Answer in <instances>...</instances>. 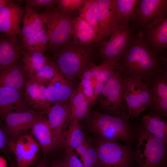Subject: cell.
<instances>
[{
	"label": "cell",
	"mask_w": 167,
	"mask_h": 167,
	"mask_svg": "<svg viewBox=\"0 0 167 167\" xmlns=\"http://www.w3.org/2000/svg\"><path fill=\"white\" fill-rule=\"evenodd\" d=\"M167 15V0H138L131 23L140 31L155 19Z\"/></svg>",
	"instance_id": "5bb4252c"
},
{
	"label": "cell",
	"mask_w": 167,
	"mask_h": 167,
	"mask_svg": "<svg viewBox=\"0 0 167 167\" xmlns=\"http://www.w3.org/2000/svg\"><path fill=\"white\" fill-rule=\"evenodd\" d=\"M139 30L130 23L119 28L105 41L100 43L97 56L101 63L116 64L131 47Z\"/></svg>",
	"instance_id": "277c9868"
},
{
	"label": "cell",
	"mask_w": 167,
	"mask_h": 167,
	"mask_svg": "<svg viewBox=\"0 0 167 167\" xmlns=\"http://www.w3.org/2000/svg\"><path fill=\"white\" fill-rule=\"evenodd\" d=\"M101 64L102 67L99 75L98 81L105 84L111 77L117 67L114 64L105 63Z\"/></svg>",
	"instance_id": "ab89813d"
},
{
	"label": "cell",
	"mask_w": 167,
	"mask_h": 167,
	"mask_svg": "<svg viewBox=\"0 0 167 167\" xmlns=\"http://www.w3.org/2000/svg\"><path fill=\"white\" fill-rule=\"evenodd\" d=\"M44 84L28 79L25 83L24 92L25 98L31 108L43 113L50 106Z\"/></svg>",
	"instance_id": "ffe728a7"
},
{
	"label": "cell",
	"mask_w": 167,
	"mask_h": 167,
	"mask_svg": "<svg viewBox=\"0 0 167 167\" xmlns=\"http://www.w3.org/2000/svg\"><path fill=\"white\" fill-rule=\"evenodd\" d=\"M90 66L84 71L81 75V79L89 80L91 81L92 77Z\"/></svg>",
	"instance_id": "bcb514c9"
},
{
	"label": "cell",
	"mask_w": 167,
	"mask_h": 167,
	"mask_svg": "<svg viewBox=\"0 0 167 167\" xmlns=\"http://www.w3.org/2000/svg\"><path fill=\"white\" fill-rule=\"evenodd\" d=\"M82 160L84 167H100L94 143L90 142L87 153Z\"/></svg>",
	"instance_id": "836d02e7"
},
{
	"label": "cell",
	"mask_w": 167,
	"mask_h": 167,
	"mask_svg": "<svg viewBox=\"0 0 167 167\" xmlns=\"http://www.w3.org/2000/svg\"><path fill=\"white\" fill-rule=\"evenodd\" d=\"M50 167H64L62 162V159H56L51 163Z\"/></svg>",
	"instance_id": "7dc6e473"
},
{
	"label": "cell",
	"mask_w": 167,
	"mask_h": 167,
	"mask_svg": "<svg viewBox=\"0 0 167 167\" xmlns=\"http://www.w3.org/2000/svg\"><path fill=\"white\" fill-rule=\"evenodd\" d=\"M41 13L48 34L46 49L51 51L72 39V13L65 11L56 6L45 9Z\"/></svg>",
	"instance_id": "5b68a950"
},
{
	"label": "cell",
	"mask_w": 167,
	"mask_h": 167,
	"mask_svg": "<svg viewBox=\"0 0 167 167\" xmlns=\"http://www.w3.org/2000/svg\"><path fill=\"white\" fill-rule=\"evenodd\" d=\"M41 151L40 145L31 135L28 143L23 153L15 160L17 167H29L35 165Z\"/></svg>",
	"instance_id": "83f0119b"
},
{
	"label": "cell",
	"mask_w": 167,
	"mask_h": 167,
	"mask_svg": "<svg viewBox=\"0 0 167 167\" xmlns=\"http://www.w3.org/2000/svg\"><path fill=\"white\" fill-rule=\"evenodd\" d=\"M97 100L101 108L107 112L106 113L128 114L123 94L121 74L117 68L105 84Z\"/></svg>",
	"instance_id": "9c48e42d"
},
{
	"label": "cell",
	"mask_w": 167,
	"mask_h": 167,
	"mask_svg": "<svg viewBox=\"0 0 167 167\" xmlns=\"http://www.w3.org/2000/svg\"><path fill=\"white\" fill-rule=\"evenodd\" d=\"M62 162L64 167H84L83 163L79 159L74 150H64Z\"/></svg>",
	"instance_id": "74e56055"
},
{
	"label": "cell",
	"mask_w": 167,
	"mask_h": 167,
	"mask_svg": "<svg viewBox=\"0 0 167 167\" xmlns=\"http://www.w3.org/2000/svg\"><path fill=\"white\" fill-rule=\"evenodd\" d=\"M121 76L123 94L128 116L130 119H138L149 104L147 84L145 81L139 79L127 76L122 74Z\"/></svg>",
	"instance_id": "ba28073f"
},
{
	"label": "cell",
	"mask_w": 167,
	"mask_h": 167,
	"mask_svg": "<svg viewBox=\"0 0 167 167\" xmlns=\"http://www.w3.org/2000/svg\"><path fill=\"white\" fill-rule=\"evenodd\" d=\"M105 84L101 82L98 81L93 87V101L94 104L95 103L97 98L101 94Z\"/></svg>",
	"instance_id": "ee69618b"
},
{
	"label": "cell",
	"mask_w": 167,
	"mask_h": 167,
	"mask_svg": "<svg viewBox=\"0 0 167 167\" xmlns=\"http://www.w3.org/2000/svg\"><path fill=\"white\" fill-rule=\"evenodd\" d=\"M17 36L0 34V70L17 62L24 51Z\"/></svg>",
	"instance_id": "d6986e66"
},
{
	"label": "cell",
	"mask_w": 167,
	"mask_h": 167,
	"mask_svg": "<svg viewBox=\"0 0 167 167\" xmlns=\"http://www.w3.org/2000/svg\"><path fill=\"white\" fill-rule=\"evenodd\" d=\"M85 138L82 127L79 122L71 121L64 135L62 148L64 150H74L83 142Z\"/></svg>",
	"instance_id": "4316f807"
},
{
	"label": "cell",
	"mask_w": 167,
	"mask_h": 167,
	"mask_svg": "<svg viewBox=\"0 0 167 167\" xmlns=\"http://www.w3.org/2000/svg\"><path fill=\"white\" fill-rule=\"evenodd\" d=\"M90 107L87 100L79 86L75 89L69 100V123L79 122L87 117Z\"/></svg>",
	"instance_id": "603a6c76"
},
{
	"label": "cell",
	"mask_w": 167,
	"mask_h": 167,
	"mask_svg": "<svg viewBox=\"0 0 167 167\" xmlns=\"http://www.w3.org/2000/svg\"><path fill=\"white\" fill-rule=\"evenodd\" d=\"M98 30L96 43L108 39L120 27L115 0H98Z\"/></svg>",
	"instance_id": "4fadbf2b"
},
{
	"label": "cell",
	"mask_w": 167,
	"mask_h": 167,
	"mask_svg": "<svg viewBox=\"0 0 167 167\" xmlns=\"http://www.w3.org/2000/svg\"><path fill=\"white\" fill-rule=\"evenodd\" d=\"M10 167H17L15 162L14 163L12 162H11L10 165Z\"/></svg>",
	"instance_id": "f907efd6"
},
{
	"label": "cell",
	"mask_w": 167,
	"mask_h": 167,
	"mask_svg": "<svg viewBox=\"0 0 167 167\" xmlns=\"http://www.w3.org/2000/svg\"><path fill=\"white\" fill-rule=\"evenodd\" d=\"M25 2V8L37 12L43 9H48L57 6V0H26Z\"/></svg>",
	"instance_id": "e575fe53"
},
{
	"label": "cell",
	"mask_w": 167,
	"mask_h": 167,
	"mask_svg": "<svg viewBox=\"0 0 167 167\" xmlns=\"http://www.w3.org/2000/svg\"><path fill=\"white\" fill-rule=\"evenodd\" d=\"M32 135L40 146L44 156L52 151L62 148L48 119L44 114L31 129Z\"/></svg>",
	"instance_id": "2e32d148"
},
{
	"label": "cell",
	"mask_w": 167,
	"mask_h": 167,
	"mask_svg": "<svg viewBox=\"0 0 167 167\" xmlns=\"http://www.w3.org/2000/svg\"><path fill=\"white\" fill-rule=\"evenodd\" d=\"M41 111L26 109L10 112L3 117L7 132L12 142L26 133L44 114Z\"/></svg>",
	"instance_id": "8fae6325"
},
{
	"label": "cell",
	"mask_w": 167,
	"mask_h": 167,
	"mask_svg": "<svg viewBox=\"0 0 167 167\" xmlns=\"http://www.w3.org/2000/svg\"><path fill=\"white\" fill-rule=\"evenodd\" d=\"M86 0H57V6L62 10L72 12L79 10Z\"/></svg>",
	"instance_id": "8d00e7d4"
},
{
	"label": "cell",
	"mask_w": 167,
	"mask_h": 167,
	"mask_svg": "<svg viewBox=\"0 0 167 167\" xmlns=\"http://www.w3.org/2000/svg\"><path fill=\"white\" fill-rule=\"evenodd\" d=\"M57 140L62 148L66 126L69 123V101L50 106L44 112Z\"/></svg>",
	"instance_id": "e0dca14e"
},
{
	"label": "cell",
	"mask_w": 167,
	"mask_h": 167,
	"mask_svg": "<svg viewBox=\"0 0 167 167\" xmlns=\"http://www.w3.org/2000/svg\"><path fill=\"white\" fill-rule=\"evenodd\" d=\"M21 59L28 79L39 70L49 60L47 57L41 53H31L25 51Z\"/></svg>",
	"instance_id": "f1b7e54d"
},
{
	"label": "cell",
	"mask_w": 167,
	"mask_h": 167,
	"mask_svg": "<svg viewBox=\"0 0 167 167\" xmlns=\"http://www.w3.org/2000/svg\"><path fill=\"white\" fill-rule=\"evenodd\" d=\"M94 142L100 167H129L134 155L129 146L97 136Z\"/></svg>",
	"instance_id": "52a82bcc"
},
{
	"label": "cell",
	"mask_w": 167,
	"mask_h": 167,
	"mask_svg": "<svg viewBox=\"0 0 167 167\" xmlns=\"http://www.w3.org/2000/svg\"><path fill=\"white\" fill-rule=\"evenodd\" d=\"M74 90L69 82L58 88L47 85L45 88L46 93L50 106L51 104L54 105L69 101Z\"/></svg>",
	"instance_id": "f546056e"
},
{
	"label": "cell",
	"mask_w": 167,
	"mask_h": 167,
	"mask_svg": "<svg viewBox=\"0 0 167 167\" xmlns=\"http://www.w3.org/2000/svg\"><path fill=\"white\" fill-rule=\"evenodd\" d=\"M24 11L19 4L12 0L0 8V32L9 36H20Z\"/></svg>",
	"instance_id": "9a60e30c"
},
{
	"label": "cell",
	"mask_w": 167,
	"mask_h": 167,
	"mask_svg": "<svg viewBox=\"0 0 167 167\" xmlns=\"http://www.w3.org/2000/svg\"><path fill=\"white\" fill-rule=\"evenodd\" d=\"M63 74L59 71L53 76L47 85H49L55 88H58L65 84L68 82L65 78Z\"/></svg>",
	"instance_id": "60d3db41"
},
{
	"label": "cell",
	"mask_w": 167,
	"mask_h": 167,
	"mask_svg": "<svg viewBox=\"0 0 167 167\" xmlns=\"http://www.w3.org/2000/svg\"><path fill=\"white\" fill-rule=\"evenodd\" d=\"M102 64H101L98 65H96L92 64L90 66L92 77L91 81L92 84L93 83H94L93 85V87L98 82V76Z\"/></svg>",
	"instance_id": "7bdbcfd3"
},
{
	"label": "cell",
	"mask_w": 167,
	"mask_h": 167,
	"mask_svg": "<svg viewBox=\"0 0 167 167\" xmlns=\"http://www.w3.org/2000/svg\"><path fill=\"white\" fill-rule=\"evenodd\" d=\"M78 11L79 16L93 27L96 31L98 35V0H86Z\"/></svg>",
	"instance_id": "4dcf8cb0"
},
{
	"label": "cell",
	"mask_w": 167,
	"mask_h": 167,
	"mask_svg": "<svg viewBox=\"0 0 167 167\" xmlns=\"http://www.w3.org/2000/svg\"><path fill=\"white\" fill-rule=\"evenodd\" d=\"M11 142L6 129L4 121L0 122V153L5 154L9 157V154L11 153L10 146Z\"/></svg>",
	"instance_id": "d590c367"
},
{
	"label": "cell",
	"mask_w": 167,
	"mask_h": 167,
	"mask_svg": "<svg viewBox=\"0 0 167 167\" xmlns=\"http://www.w3.org/2000/svg\"><path fill=\"white\" fill-rule=\"evenodd\" d=\"M128 114L115 115L95 111L88 124L89 131L97 136L128 143L133 136Z\"/></svg>",
	"instance_id": "3957f363"
},
{
	"label": "cell",
	"mask_w": 167,
	"mask_h": 167,
	"mask_svg": "<svg viewBox=\"0 0 167 167\" xmlns=\"http://www.w3.org/2000/svg\"><path fill=\"white\" fill-rule=\"evenodd\" d=\"M34 167H50V165L45 156H43L38 160Z\"/></svg>",
	"instance_id": "f6af8a7d"
},
{
	"label": "cell",
	"mask_w": 167,
	"mask_h": 167,
	"mask_svg": "<svg viewBox=\"0 0 167 167\" xmlns=\"http://www.w3.org/2000/svg\"><path fill=\"white\" fill-rule=\"evenodd\" d=\"M0 167H7V163L6 160L1 156H0Z\"/></svg>",
	"instance_id": "c3c4849f"
},
{
	"label": "cell",
	"mask_w": 167,
	"mask_h": 167,
	"mask_svg": "<svg viewBox=\"0 0 167 167\" xmlns=\"http://www.w3.org/2000/svg\"><path fill=\"white\" fill-rule=\"evenodd\" d=\"M143 127L152 136L167 143V122L165 118L148 114L143 115Z\"/></svg>",
	"instance_id": "d4e9b609"
},
{
	"label": "cell",
	"mask_w": 167,
	"mask_h": 167,
	"mask_svg": "<svg viewBox=\"0 0 167 167\" xmlns=\"http://www.w3.org/2000/svg\"><path fill=\"white\" fill-rule=\"evenodd\" d=\"M10 1L9 0H0V9L6 5Z\"/></svg>",
	"instance_id": "681fc988"
},
{
	"label": "cell",
	"mask_w": 167,
	"mask_h": 167,
	"mask_svg": "<svg viewBox=\"0 0 167 167\" xmlns=\"http://www.w3.org/2000/svg\"><path fill=\"white\" fill-rule=\"evenodd\" d=\"M90 142V141L85 138L83 142L74 150L76 154L80 156L82 160L87 153Z\"/></svg>",
	"instance_id": "b9f144b4"
},
{
	"label": "cell",
	"mask_w": 167,
	"mask_h": 167,
	"mask_svg": "<svg viewBox=\"0 0 167 167\" xmlns=\"http://www.w3.org/2000/svg\"><path fill=\"white\" fill-rule=\"evenodd\" d=\"M26 109H32L25 98L24 89L18 90L0 86V122L10 112Z\"/></svg>",
	"instance_id": "ac0fdd59"
},
{
	"label": "cell",
	"mask_w": 167,
	"mask_h": 167,
	"mask_svg": "<svg viewBox=\"0 0 167 167\" xmlns=\"http://www.w3.org/2000/svg\"><path fill=\"white\" fill-rule=\"evenodd\" d=\"M166 144L142 127L139 131L134 156L137 167H161L166 160Z\"/></svg>",
	"instance_id": "8992f818"
},
{
	"label": "cell",
	"mask_w": 167,
	"mask_h": 167,
	"mask_svg": "<svg viewBox=\"0 0 167 167\" xmlns=\"http://www.w3.org/2000/svg\"><path fill=\"white\" fill-rule=\"evenodd\" d=\"M138 0H115L120 20V26H127L133 19Z\"/></svg>",
	"instance_id": "1f68e13d"
},
{
	"label": "cell",
	"mask_w": 167,
	"mask_h": 167,
	"mask_svg": "<svg viewBox=\"0 0 167 167\" xmlns=\"http://www.w3.org/2000/svg\"><path fill=\"white\" fill-rule=\"evenodd\" d=\"M28 78L21 58L0 70V86L23 90Z\"/></svg>",
	"instance_id": "44dd1931"
},
{
	"label": "cell",
	"mask_w": 167,
	"mask_h": 167,
	"mask_svg": "<svg viewBox=\"0 0 167 167\" xmlns=\"http://www.w3.org/2000/svg\"><path fill=\"white\" fill-rule=\"evenodd\" d=\"M22 22V26L20 35L21 39L33 35L45 25L42 15L29 8H25Z\"/></svg>",
	"instance_id": "cb8c5ba5"
},
{
	"label": "cell",
	"mask_w": 167,
	"mask_h": 167,
	"mask_svg": "<svg viewBox=\"0 0 167 167\" xmlns=\"http://www.w3.org/2000/svg\"><path fill=\"white\" fill-rule=\"evenodd\" d=\"M99 44L87 46L72 39L51 51L59 71L71 79L81 75L92 63L95 53ZM68 78V79H69Z\"/></svg>",
	"instance_id": "7a4b0ae2"
},
{
	"label": "cell",
	"mask_w": 167,
	"mask_h": 167,
	"mask_svg": "<svg viewBox=\"0 0 167 167\" xmlns=\"http://www.w3.org/2000/svg\"><path fill=\"white\" fill-rule=\"evenodd\" d=\"M71 27L73 40L77 43L87 46L96 43V31L79 16L72 17Z\"/></svg>",
	"instance_id": "7402d4cb"
},
{
	"label": "cell",
	"mask_w": 167,
	"mask_h": 167,
	"mask_svg": "<svg viewBox=\"0 0 167 167\" xmlns=\"http://www.w3.org/2000/svg\"><path fill=\"white\" fill-rule=\"evenodd\" d=\"M142 38L148 48L158 55H166L167 47V16L156 18L140 30Z\"/></svg>",
	"instance_id": "7c38bea8"
},
{
	"label": "cell",
	"mask_w": 167,
	"mask_h": 167,
	"mask_svg": "<svg viewBox=\"0 0 167 167\" xmlns=\"http://www.w3.org/2000/svg\"><path fill=\"white\" fill-rule=\"evenodd\" d=\"M149 94L148 114L167 118V71L152 73L145 81Z\"/></svg>",
	"instance_id": "30bf717a"
},
{
	"label": "cell",
	"mask_w": 167,
	"mask_h": 167,
	"mask_svg": "<svg viewBox=\"0 0 167 167\" xmlns=\"http://www.w3.org/2000/svg\"><path fill=\"white\" fill-rule=\"evenodd\" d=\"M167 59L166 54L157 55L148 48L139 31L116 66L122 75L146 81L154 72L167 71Z\"/></svg>",
	"instance_id": "6da1fadb"
},
{
	"label": "cell",
	"mask_w": 167,
	"mask_h": 167,
	"mask_svg": "<svg viewBox=\"0 0 167 167\" xmlns=\"http://www.w3.org/2000/svg\"><path fill=\"white\" fill-rule=\"evenodd\" d=\"M79 87L88 102L90 107L94 104L93 101V86L91 80L81 79Z\"/></svg>",
	"instance_id": "f35d334b"
},
{
	"label": "cell",
	"mask_w": 167,
	"mask_h": 167,
	"mask_svg": "<svg viewBox=\"0 0 167 167\" xmlns=\"http://www.w3.org/2000/svg\"><path fill=\"white\" fill-rule=\"evenodd\" d=\"M56 64L52 60H49L39 70L35 72L28 79L47 85L59 71Z\"/></svg>",
	"instance_id": "d6a6232c"
},
{
	"label": "cell",
	"mask_w": 167,
	"mask_h": 167,
	"mask_svg": "<svg viewBox=\"0 0 167 167\" xmlns=\"http://www.w3.org/2000/svg\"><path fill=\"white\" fill-rule=\"evenodd\" d=\"M49 41L47 28L45 25L40 31L33 35L21 39L23 48L29 53H40L44 54Z\"/></svg>",
	"instance_id": "484cf974"
}]
</instances>
